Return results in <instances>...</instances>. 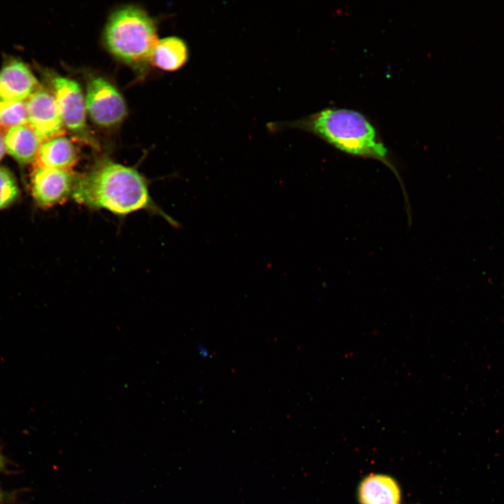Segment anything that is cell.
Listing matches in <instances>:
<instances>
[{
	"instance_id": "1",
	"label": "cell",
	"mask_w": 504,
	"mask_h": 504,
	"mask_svg": "<svg viewBox=\"0 0 504 504\" xmlns=\"http://www.w3.org/2000/svg\"><path fill=\"white\" fill-rule=\"evenodd\" d=\"M72 197L85 206L116 215L141 210L162 213L150 197L144 176L132 167L109 160L77 176Z\"/></svg>"
},
{
	"instance_id": "2",
	"label": "cell",
	"mask_w": 504,
	"mask_h": 504,
	"mask_svg": "<svg viewBox=\"0 0 504 504\" xmlns=\"http://www.w3.org/2000/svg\"><path fill=\"white\" fill-rule=\"evenodd\" d=\"M294 124L341 151L378 160L392 167L388 151L376 128L359 111L345 108H326Z\"/></svg>"
},
{
	"instance_id": "3",
	"label": "cell",
	"mask_w": 504,
	"mask_h": 504,
	"mask_svg": "<svg viewBox=\"0 0 504 504\" xmlns=\"http://www.w3.org/2000/svg\"><path fill=\"white\" fill-rule=\"evenodd\" d=\"M152 18L139 7L119 8L108 18L104 31L107 50L130 66L141 68L150 61L158 41Z\"/></svg>"
},
{
	"instance_id": "4",
	"label": "cell",
	"mask_w": 504,
	"mask_h": 504,
	"mask_svg": "<svg viewBox=\"0 0 504 504\" xmlns=\"http://www.w3.org/2000/svg\"><path fill=\"white\" fill-rule=\"evenodd\" d=\"M52 85L65 128L78 139L97 148V141L88 128L85 99L79 84L57 76L52 78Z\"/></svg>"
},
{
	"instance_id": "5",
	"label": "cell",
	"mask_w": 504,
	"mask_h": 504,
	"mask_svg": "<svg viewBox=\"0 0 504 504\" xmlns=\"http://www.w3.org/2000/svg\"><path fill=\"white\" fill-rule=\"evenodd\" d=\"M85 99L87 113L99 127H115L127 115V106L122 94L103 77L93 76L88 79Z\"/></svg>"
},
{
	"instance_id": "6",
	"label": "cell",
	"mask_w": 504,
	"mask_h": 504,
	"mask_svg": "<svg viewBox=\"0 0 504 504\" xmlns=\"http://www.w3.org/2000/svg\"><path fill=\"white\" fill-rule=\"evenodd\" d=\"M76 178L71 170L34 167L30 175L31 196L43 208L62 204L72 197Z\"/></svg>"
},
{
	"instance_id": "7",
	"label": "cell",
	"mask_w": 504,
	"mask_h": 504,
	"mask_svg": "<svg viewBox=\"0 0 504 504\" xmlns=\"http://www.w3.org/2000/svg\"><path fill=\"white\" fill-rule=\"evenodd\" d=\"M27 124L42 143L64 136L62 122L54 94L38 89L26 102Z\"/></svg>"
},
{
	"instance_id": "8",
	"label": "cell",
	"mask_w": 504,
	"mask_h": 504,
	"mask_svg": "<svg viewBox=\"0 0 504 504\" xmlns=\"http://www.w3.org/2000/svg\"><path fill=\"white\" fill-rule=\"evenodd\" d=\"M39 89L38 81L27 66L13 61L0 70V99L24 102Z\"/></svg>"
},
{
	"instance_id": "9",
	"label": "cell",
	"mask_w": 504,
	"mask_h": 504,
	"mask_svg": "<svg viewBox=\"0 0 504 504\" xmlns=\"http://www.w3.org/2000/svg\"><path fill=\"white\" fill-rule=\"evenodd\" d=\"M78 155L74 143L64 136L43 141L38 151L34 167L71 170Z\"/></svg>"
},
{
	"instance_id": "10",
	"label": "cell",
	"mask_w": 504,
	"mask_h": 504,
	"mask_svg": "<svg viewBox=\"0 0 504 504\" xmlns=\"http://www.w3.org/2000/svg\"><path fill=\"white\" fill-rule=\"evenodd\" d=\"M4 140L6 151L21 164L34 162L42 144L28 124L10 128Z\"/></svg>"
},
{
	"instance_id": "11",
	"label": "cell",
	"mask_w": 504,
	"mask_h": 504,
	"mask_svg": "<svg viewBox=\"0 0 504 504\" xmlns=\"http://www.w3.org/2000/svg\"><path fill=\"white\" fill-rule=\"evenodd\" d=\"M358 498L361 504H400V491L393 478L370 475L360 483Z\"/></svg>"
},
{
	"instance_id": "12",
	"label": "cell",
	"mask_w": 504,
	"mask_h": 504,
	"mask_svg": "<svg viewBox=\"0 0 504 504\" xmlns=\"http://www.w3.org/2000/svg\"><path fill=\"white\" fill-rule=\"evenodd\" d=\"M188 58L186 42L177 36H168L158 40L150 62L162 70L174 71L181 68Z\"/></svg>"
},
{
	"instance_id": "13",
	"label": "cell",
	"mask_w": 504,
	"mask_h": 504,
	"mask_svg": "<svg viewBox=\"0 0 504 504\" xmlns=\"http://www.w3.org/2000/svg\"><path fill=\"white\" fill-rule=\"evenodd\" d=\"M27 124L26 102L0 99V131Z\"/></svg>"
},
{
	"instance_id": "14",
	"label": "cell",
	"mask_w": 504,
	"mask_h": 504,
	"mask_svg": "<svg viewBox=\"0 0 504 504\" xmlns=\"http://www.w3.org/2000/svg\"><path fill=\"white\" fill-rule=\"evenodd\" d=\"M20 193L13 174L7 168L0 167V210L12 205Z\"/></svg>"
},
{
	"instance_id": "15",
	"label": "cell",
	"mask_w": 504,
	"mask_h": 504,
	"mask_svg": "<svg viewBox=\"0 0 504 504\" xmlns=\"http://www.w3.org/2000/svg\"><path fill=\"white\" fill-rule=\"evenodd\" d=\"M4 137V136L3 135L2 132L0 131V160L3 158L6 151Z\"/></svg>"
},
{
	"instance_id": "16",
	"label": "cell",
	"mask_w": 504,
	"mask_h": 504,
	"mask_svg": "<svg viewBox=\"0 0 504 504\" xmlns=\"http://www.w3.org/2000/svg\"><path fill=\"white\" fill-rule=\"evenodd\" d=\"M5 465V460L4 456L0 454V471L4 468Z\"/></svg>"
},
{
	"instance_id": "17",
	"label": "cell",
	"mask_w": 504,
	"mask_h": 504,
	"mask_svg": "<svg viewBox=\"0 0 504 504\" xmlns=\"http://www.w3.org/2000/svg\"><path fill=\"white\" fill-rule=\"evenodd\" d=\"M2 498H3V494L0 490V501L2 500Z\"/></svg>"
}]
</instances>
